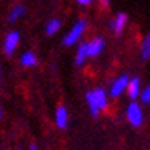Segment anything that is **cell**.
<instances>
[{"instance_id":"obj_3","label":"cell","mask_w":150,"mask_h":150,"mask_svg":"<svg viewBox=\"0 0 150 150\" xmlns=\"http://www.w3.org/2000/svg\"><path fill=\"white\" fill-rule=\"evenodd\" d=\"M126 118L132 127H141L144 124V112L136 101H130L126 107Z\"/></svg>"},{"instance_id":"obj_17","label":"cell","mask_w":150,"mask_h":150,"mask_svg":"<svg viewBox=\"0 0 150 150\" xmlns=\"http://www.w3.org/2000/svg\"><path fill=\"white\" fill-rule=\"evenodd\" d=\"M28 150H38V147H37V146H35V144H31V146H29V149H28Z\"/></svg>"},{"instance_id":"obj_18","label":"cell","mask_w":150,"mask_h":150,"mask_svg":"<svg viewBox=\"0 0 150 150\" xmlns=\"http://www.w3.org/2000/svg\"><path fill=\"white\" fill-rule=\"evenodd\" d=\"M2 118H3V107L0 106V120H2Z\"/></svg>"},{"instance_id":"obj_6","label":"cell","mask_w":150,"mask_h":150,"mask_svg":"<svg viewBox=\"0 0 150 150\" xmlns=\"http://www.w3.org/2000/svg\"><path fill=\"white\" fill-rule=\"evenodd\" d=\"M106 46V42L103 37H95L92 38L91 42L86 43V51H87V58H93V57H98L101 52H103Z\"/></svg>"},{"instance_id":"obj_9","label":"cell","mask_w":150,"mask_h":150,"mask_svg":"<svg viewBox=\"0 0 150 150\" xmlns=\"http://www.w3.org/2000/svg\"><path fill=\"white\" fill-rule=\"evenodd\" d=\"M141 80L138 77H133L130 78V81H129V86H127V95L130 100H136L139 98L141 95Z\"/></svg>"},{"instance_id":"obj_5","label":"cell","mask_w":150,"mask_h":150,"mask_svg":"<svg viewBox=\"0 0 150 150\" xmlns=\"http://www.w3.org/2000/svg\"><path fill=\"white\" fill-rule=\"evenodd\" d=\"M18 43H20V32L18 31L8 32L5 40H3V52L6 54V55H12V54L16 52Z\"/></svg>"},{"instance_id":"obj_11","label":"cell","mask_w":150,"mask_h":150,"mask_svg":"<svg viewBox=\"0 0 150 150\" xmlns=\"http://www.w3.org/2000/svg\"><path fill=\"white\" fill-rule=\"evenodd\" d=\"M25 12H26V8H25L23 5H16L14 8L11 9L9 16H8V22L9 23H16L17 20H20V18L25 16Z\"/></svg>"},{"instance_id":"obj_19","label":"cell","mask_w":150,"mask_h":150,"mask_svg":"<svg viewBox=\"0 0 150 150\" xmlns=\"http://www.w3.org/2000/svg\"><path fill=\"white\" fill-rule=\"evenodd\" d=\"M0 77H2V64H0Z\"/></svg>"},{"instance_id":"obj_7","label":"cell","mask_w":150,"mask_h":150,"mask_svg":"<svg viewBox=\"0 0 150 150\" xmlns=\"http://www.w3.org/2000/svg\"><path fill=\"white\" fill-rule=\"evenodd\" d=\"M127 22H129V17H127L126 12H118L110 22V29L117 34V35H120V34H122V31L126 29Z\"/></svg>"},{"instance_id":"obj_15","label":"cell","mask_w":150,"mask_h":150,"mask_svg":"<svg viewBox=\"0 0 150 150\" xmlns=\"http://www.w3.org/2000/svg\"><path fill=\"white\" fill-rule=\"evenodd\" d=\"M139 98H141V103H144V104H150V84H147V86L144 87V89L141 91Z\"/></svg>"},{"instance_id":"obj_16","label":"cell","mask_w":150,"mask_h":150,"mask_svg":"<svg viewBox=\"0 0 150 150\" xmlns=\"http://www.w3.org/2000/svg\"><path fill=\"white\" fill-rule=\"evenodd\" d=\"M78 5H81V6H87V5H91L93 0H75Z\"/></svg>"},{"instance_id":"obj_14","label":"cell","mask_w":150,"mask_h":150,"mask_svg":"<svg viewBox=\"0 0 150 150\" xmlns=\"http://www.w3.org/2000/svg\"><path fill=\"white\" fill-rule=\"evenodd\" d=\"M141 58L142 60L150 58V32L144 37V40H142V45H141Z\"/></svg>"},{"instance_id":"obj_10","label":"cell","mask_w":150,"mask_h":150,"mask_svg":"<svg viewBox=\"0 0 150 150\" xmlns=\"http://www.w3.org/2000/svg\"><path fill=\"white\" fill-rule=\"evenodd\" d=\"M20 63H22V66H25V67H32V66H35L38 63V58H37V55L32 51H28V52L22 54Z\"/></svg>"},{"instance_id":"obj_13","label":"cell","mask_w":150,"mask_h":150,"mask_svg":"<svg viewBox=\"0 0 150 150\" xmlns=\"http://www.w3.org/2000/svg\"><path fill=\"white\" fill-rule=\"evenodd\" d=\"M86 58H87L86 43H80V45H78V49H77V54H75V64L81 66V64L86 61Z\"/></svg>"},{"instance_id":"obj_4","label":"cell","mask_w":150,"mask_h":150,"mask_svg":"<svg viewBox=\"0 0 150 150\" xmlns=\"http://www.w3.org/2000/svg\"><path fill=\"white\" fill-rule=\"evenodd\" d=\"M129 81H130V78H129L127 74H122V75H120L118 78H115V80L112 81V84H110L109 97H110V98H118V97H121V93L124 92V91H127Z\"/></svg>"},{"instance_id":"obj_1","label":"cell","mask_w":150,"mask_h":150,"mask_svg":"<svg viewBox=\"0 0 150 150\" xmlns=\"http://www.w3.org/2000/svg\"><path fill=\"white\" fill-rule=\"evenodd\" d=\"M86 101L93 118H97L101 112H104L109 107V97L103 87H95V89L89 91L86 93Z\"/></svg>"},{"instance_id":"obj_2","label":"cell","mask_w":150,"mask_h":150,"mask_svg":"<svg viewBox=\"0 0 150 150\" xmlns=\"http://www.w3.org/2000/svg\"><path fill=\"white\" fill-rule=\"evenodd\" d=\"M87 29V22L84 18H78L77 22L74 23V26L71 28V31L64 35L63 38V45L64 46H74L80 42V38L83 37V34Z\"/></svg>"},{"instance_id":"obj_8","label":"cell","mask_w":150,"mask_h":150,"mask_svg":"<svg viewBox=\"0 0 150 150\" xmlns=\"http://www.w3.org/2000/svg\"><path fill=\"white\" fill-rule=\"evenodd\" d=\"M55 126L61 130H64L69 126V112L64 106H58L55 110Z\"/></svg>"},{"instance_id":"obj_12","label":"cell","mask_w":150,"mask_h":150,"mask_svg":"<svg viewBox=\"0 0 150 150\" xmlns=\"http://www.w3.org/2000/svg\"><path fill=\"white\" fill-rule=\"evenodd\" d=\"M61 28V20L58 18H52L49 22L46 23V28H45V32L46 35H54V34H57Z\"/></svg>"}]
</instances>
